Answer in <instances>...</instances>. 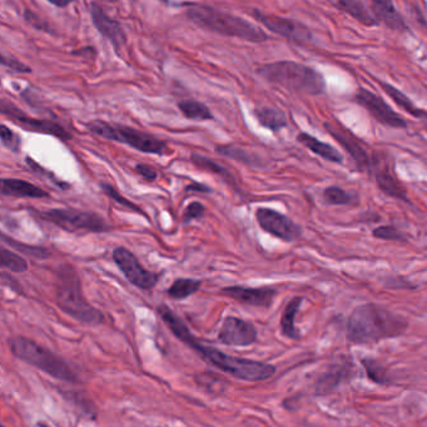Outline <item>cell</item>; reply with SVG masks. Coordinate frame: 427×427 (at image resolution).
<instances>
[{
    "mask_svg": "<svg viewBox=\"0 0 427 427\" xmlns=\"http://www.w3.org/2000/svg\"><path fill=\"white\" fill-rule=\"evenodd\" d=\"M157 311L160 319L167 325L168 329L173 332V335L178 340L184 342L187 346L194 350L198 355L203 357L205 361L209 362L211 365L220 368L223 373L232 375L236 379L245 381H265L272 377L276 373L274 365L227 355L214 348L202 345L189 331L183 320L175 315L167 305L162 304L158 306Z\"/></svg>",
    "mask_w": 427,
    "mask_h": 427,
    "instance_id": "6da1fadb",
    "label": "cell"
},
{
    "mask_svg": "<svg viewBox=\"0 0 427 427\" xmlns=\"http://www.w3.org/2000/svg\"><path fill=\"white\" fill-rule=\"evenodd\" d=\"M408 324L402 316L377 304H363L351 312L348 320V340L357 345L401 336Z\"/></svg>",
    "mask_w": 427,
    "mask_h": 427,
    "instance_id": "7a4b0ae2",
    "label": "cell"
},
{
    "mask_svg": "<svg viewBox=\"0 0 427 427\" xmlns=\"http://www.w3.org/2000/svg\"><path fill=\"white\" fill-rule=\"evenodd\" d=\"M187 17L197 27L223 37L238 38L251 43H262L268 39L267 34L254 23L216 8L208 6L189 8Z\"/></svg>",
    "mask_w": 427,
    "mask_h": 427,
    "instance_id": "3957f363",
    "label": "cell"
},
{
    "mask_svg": "<svg viewBox=\"0 0 427 427\" xmlns=\"http://www.w3.org/2000/svg\"><path fill=\"white\" fill-rule=\"evenodd\" d=\"M55 299L60 310L77 321L97 326L104 321L102 311L95 309L84 297L79 276L74 268L61 265L57 271Z\"/></svg>",
    "mask_w": 427,
    "mask_h": 427,
    "instance_id": "277c9868",
    "label": "cell"
},
{
    "mask_svg": "<svg viewBox=\"0 0 427 427\" xmlns=\"http://www.w3.org/2000/svg\"><path fill=\"white\" fill-rule=\"evenodd\" d=\"M263 79L282 86L290 92L305 95H320L325 90V80L320 72L296 61H276L257 68Z\"/></svg>",
    "mask_w": 427,
    "mask_h": 427,
    "instance_id": "5b68a950",
    "label": "cell"
},
{
    "mask_svg": "<svg viewBox=\"0 0 427 427\" xmlns=\"http://www.w3.org/2000/svg\"><path fill=\"white\" fill-rule=\"evenodd\" d=\"M9 348L15 357L27 362L40 371L50 375L54 379L78 384V376L60 357L48 348L38 345L24 336H15L9 340Z\"/></svg>",
    "mask_w": 427,
    "mask_h": 427,
    "instance_id": "8992f818",
    "label": "cell"
},
{
    "mask_svg": "<svg viewBox=\"0 0 427 427\" xmlns=\"http://www.w3.org/2000/svg\"><path fill=\"white\" fill-rule=\"evenodd\" d=\"M87 128L89 132H93L100 138L129 145L138 152L163 155L167 149V145L163 140L155 138L152 134L140 132L126 125L112 124L103 120H93L88 123Z\"/></svg>",
    "mask_w": 427,
    "mask_h": 427,
    "instance_id": "52a82bcc",
    "label": "cell"
},
{
    "mask_svg": "<svg viewBox=\"0 0 427 427\" xmlns=\"http://www.w3.org/2000/svg\"><path fill=\"white\" fill-rule=\"evenodd\" d=\"M40 217L67 232H106L111 226L95 212L75 209H52L40 212Z\"/></svg>",
    "mask_w": 427,
    "mask_h": 427,
    "instance_id": "ba28073f",
    "label": "cell"
},
{
    "mask_svg": "<svg viewBox=\"0 0 427 427\" xmlns=\"http://www.w3.org/2000/svg\"><path fill=\"white\" fill-rule=\"evenodd\" d=\"M113 260L128 281L140 289L152 290L160 280L158 274L144 269L133 252L126 248H115Z\"/></svg>",
    "mask_w": 427,
    "mask_h": 427,
    "instance_id": "9c48e42d",
    "label": "cell"
},
{
    "mask_svg": "<svg viewBox=\"0 0 427 427\" xmlns=\"http://www.w3.org/2000/svg\"><path fill=\"white\" fill-rule=\"evenodd\" d=\"M256 219L262 230L278 237L286 243H294L302 235L298 224L292 219L269 208H258L256 210Z\"/></svg>",
    "mask_w": 427,
    "mask_h": 427,
    "instance_id": "30bf717a",
    "label": "cell"
},
{
    "mask_svg": "<svg viewBox=\"0 0 427 427\" xmlns=\"http://www.w3.org/2000/svg\"><path fill=\"white\" fill-rule=\"evenodd\" d=\"M1 112L10 119H13L17 124L30 132H41L47 135H53L63 141L72 139V135L67 132L61 125L49 119H35L28 117L26 112L19 110L13 103L3 100L1 101Z\"/></svg>",
    "mask_w": 427,
    "mask_h": 427,
    "instance_id": "8fae6325",
    "label": "cell"
},
{
    "mask_svg": "<svg viewBox=\"0 0 427 427\" xmlns=\"http://www.w3.org/2000/svg\"><path fill=\"white\" fill-rule=\"evenodd\" d=\"M354 100L360 104L362 108H365L371 117L377 120L380 124L385 126H390L394 129H406L408 121L400 117L397 112H395L388 103L376 95L374 92L360 89L354 95Z\"/></svg>",
    "mask_w": 427,
    "mask_h": 427,
    "instance_id": "7c38bea8",
    "label": "cell"
},
{
    "mask_svg": "<svg viewBox=\"0 0 427 427\" xmlns=\"http://www.w3.org/2000/svg\"><path fill=\"white\" fill-rule=\"evenodd\" d=\"M370 172L374 174L377 186L385 195L395 197L401 201H408V191L395 175L388 157L374 152V157L371 159Z\"/></svg>",
    "mask_w": 427,
    "mask_h": 427,
    "instance_id": "4fadbf2b",
    "label": "cell"
},
{
    "mask_svg": "<svg viewBox=\"0 0 427 427\" xmlns=\"http://www.w3.org/2000/svg\"><path fill=\"white\" fill-rule=\"evenodd\" d=\"M257 329L252 322L228 316L222 324L218 339L228 346H249L257 341Z\"/></svg>",
    "mask_w": 427,
    "mask_h": 427,
    "instance_id": "5bb4252c",
    "label": "cell"
},
{
    "mask_svg": "<svg viewBox=\"0 0 427 427\" xmlns=\"http://www.w3.org/2000/svg\"><path fill=\"white\" fill-rule=\"evenodd\" d=\"M254 18L260 21V24H263L265 27L269 29L271 32L278 34L283 38H287L294 41H306L311 38V34L305 27L300 26L298 23H294L292 20L285 19L277 15H271V14H265L254 9Z\"/></svg>",
    "mask_w": 427,
    "mask_h": 427,
    "instance_id": "9a60e30c",
    "label": "cell"
},
{
    "mask_svg": "<svg viewBox=\"0 0 427 427\" xmlns=\"http://www.w3.org/2000/svg\"><path fill=\"white\" fill-rule=\"evenodd\" d=\"M223 295L229 296L236 301L256 306L269 308L277 296V290L272 288H247V286H228L222 289Z\"/></svg>",
    "mask_w": 427,
    "mask_h": 427,
    "instance_id": "2e32d148",
    "label": "cell"
},
{
    "mask_svg": "<svg viewBox=\"0 0 427 427\" xmlns=\"http://www.w3.org/2000/svg\"><path fill=\"white\" fill-rule=\"evenodd\" d=\"M91 17L95 29L98 33L112 43L115 49H120L127 41V35L117 20L112 19L104 13L100 6L97 3L91 4Z\"/></svg>",
    "mask_w": 427,
    "mask_h": 427,
    "instance_id": "e0dca14e",
    "label": "cell"
},
{
    "mask_svg": "<svg viewBox=\"0 0 427 427\" xmlns=\"http://www.w3.org/2000/svg\"><path fill=\"white\" fill-rule=\"evenodd\" d=\"M325 128H326L328 132H331V135H332L334 139H337V140L340 141L341 145L348 150L350 157L354 159V163H357L361 170L370 171V168H371V159L372 158L368 157L366 150H365L350 134L341 132L339 129H332L330 125H325Z\"/></svg>",
    "mask_w": 427,
    "mask_h": 427,
    "instance_id": "ac0fdd59",
    "label": "cell"
},
{
    "mask_svg": "<svg viewBox=\"0 0 427 427\" xmlns=\"http://www.w3.org/2000/svg\"><path fill=\"white\" fill-rule=\"evenodd\" d=\"M0 190L3 197H33V199L49 197L47 191L21 179H1Z\"/></svg>",
    "mask_w": 427,
    "mask_h": 427,
    "instance_id": "d6986e66",
    "label": "cell"
},
{
    "mask_svg": "<svg viewBox=\"0 0 427 427\" xmlns=\"http://www.w3.org/2000/svg\"><path fill=\"white\" fill-rule=\"evenodd\" d=\"M297 140L303 146H306L308 150H311L314 154L319 155L320 158L328 160L330 163H334V164H342L343 163V157L336 148H334L332 145L328 144V143L321 141L320 139L314 138L308 132H300L298 137H297Z\"/></svg>",
    "mask_w": 427,
    "mask_h": 427,
    "instance_id": "ffe728a7",
    "label": "cell"
},
{
    "mask_svg": "<svg viewBox=\"0 0 427 427\" xmlns=\"http://www.w3.org/2000/svg\"><path fill=\"white\" fill-rule=\"evenodd\" d=\"M372 9L377 20L392 30H404L406 28L392 0H372Z\"/></svg>",
    "mask_w": 427,
    "mask_h": 427,
    "instance_id": "44dd1931",
    "label": "cell"
},
{
    "mask_svg": "<svg viewBox=\"0 0 427 427\" xmlns=\"http://www.w3.org/2000/svg\"><path fill=\"white\" fill-rule=\"evenodd\" d=\"M331 7L337 8L365 26H374L376 20L368 13L366 7L359 0H321Z\"/></svg>",
    "mask_w": 427,
    "mask_h": 427,
    "instance_id": "7402d4cb",
    "label": "cell"
},
{
    "mask_svg": "<svg viewBox=\"0 0 427 427\" xmlns=\"http://www.w3.org/2000/svg\"><path fill=\"white\" fill-rule=\"evenodd\" d=\"M254 117L258 120L263 128L269 129L274 132H280L287 126V118L285 112L276 108H258L254 110Z\"/></svg>",
    "mask_w": 427,
    "mask_h": 427,
    "instance_id": "603a6c76",
    "label": "cell"
},
{
    "mask_svg": "<svg viewBox=\"0 0 427 427\" xmlns=\"http://www.w3.org/2000/svg\"><path fill=\"white\" fill-rule=\"evenodd\" d=\"M303 301L302 297H294L290 303L287 304L286 309L282 314V319H281V329L283 335L287 336L288 339H292V340H298L300 339V332L294 325V319L297 316V312L301 308V304Z\"/></svg>",
    "mask_w": 427,
    "mask_h": 427,
    "instance_id": "cb8c5ba5",
    "label": "cell"
},
{
    "mask_svg": "<svg viewBox=\"0 0 427 427\" xmlns=\"http://www.w3.org/2000/svg\"><path fill=\"white\" fill-rule=\"evenodd\" d=\"M381 88L383 89V92H386L390 98L394 100L397 106H400L401 109H404L405 112H408L410 115H412L415 118L426 120L427 112H424L422 109L415 106L414 103L404 92H400L399 89H396L395 86L388 84V83H381Z\"/></svg>",
    "mask_w": 427,
    "mask_h": 427,
    "instance_id": "d4e9b609",
    "label": "cell"
},
{
    "mask_svg": "<svg viewBox=\"0 0 427 427\" xmlns=\"http://www.w3.org/2000/svg\"><path fill=\"white\" fill-rule=\"evenodd\" d=\"M322 199L328 205H357L360 203V197L356 191H348L339 186H328L322 192Z\"/></svg>",
    "mask_w": 427,
    "mask_h": 427,
    "instance_id": "484cf974",
    "label": "cell"
},
{
    "mask_svg": "<svg viewBox=\"0 0 427 427\" xmlns=\"http://www.w3.org/2000/svg\"><path fill=\"white\" fill-rule=\"evenodd\" d=\"M178 109L189 120L205 121V120L213 119V114L208 109V106L193 99L180 100L178 103Z\"/></svg>",
    "mask_w": 427,
    "mask_h": 427,
    "instance_id": "4316f807",
    "label": "cell"
},
{
    "mask_svg": "<svg viewBox=\"0 0 427 427\" xmlns=\"http://www.w3.org/2000/svg\"><path fill=\"white\" fill-rule=\"evenodd\" d=\"M345 374H346V366L336 365L328 373H325L322 376H320V379L317 380V384H316L317 394L325 395L331 393L332 390L340 385V382L345 377Z\"/></svg>",
    "mask_w": 427,
    "mask_h": 427,
    "instance_id": "83f0119b",
    "label": "cell"
},
{
    "mask_svg": "<svg viewBox=\"0 0 427 427\" xmlns=\"http://www.w3.org/2000/svg\"><path fill=\"white\" fill-rule=\"evenodd\" d=\"M200 286L202 283L200 280L182 277L172 284V286L168 289V295L174 300H183L196 294L200 289Z\"/></svg>",
    "mask_w": 427,
    "mask_h": 427,
    "instance_id": "f1b7e54d",
    "label": "cell"
},
{
    "mask_svg": "<svg viewBox=\"0 0 427 427\" xmlns=\"http://www.w3.org/2000/svg\"><path fill=\"white\" fill-rule=\"evenodd\" d=\"M191 160L197 168H200L202 170L209 171V172H213L216 175H218L220 178L223 179L225 181H227L229 184H234V179L232 177V174L223 168L222 165L217 164L216 161H213L212 159L207 158V157H203L200 154H193L191 157Z\"/></svg>",
    "mask_w": 427,
    "mask_h": 427,
    "instance_id": "f546056e",
    "label": "cell"
},
{
    "mask_svg": "<svg viewBox=\"0 0 427 427\" xmlns=\"http://www.w3.org/2000/svg\"><path fill=\"white\" fill-rule=\"evenodd\" d=\"M0 265L1 268L10 270L12 272H17V274L26 272L29 268L24 257H20L10 250L6 249L4 246L0 250Z\"/></svg>",
    "mask_w": 427,
    "mask_h": 427,
    "instance_id": "4dcf8cb0",
    "label": "cell"
},
{
    "mask_svg": "<svg viewBox=\"0 0 427 427\" xmlns=\"http://www.w3.org/2000/svg\"><path fill=\"white\" fill-rule=\"evenodd\" d=\"M1 239H3V241H7L12 248L18 250L21 254L28 255V257H35V259H40V260L49 257V252H48L47 250L39 248V246H29V245H26V244L18 243V241H15L13 239L8 237L6 234L1 235Z\"/></svg>",
    "mask_w": 427,
    "mask_h": 427,
    "instance_id": "1f68e13d",
    "label": "cell"
},
{
    "mask_svg": "<svg viewBox=\"0 0 427 427\" xmlns=\"http://www.w3.org/2000/svg\"><path fill=\"white\" fill-rule=\"evenodd\" d=\"M216 152H220V155H223V157H227V158L234 159V160L242 161V163H246L248 165H252L254 163L251 154H248L243 149H240V146H236L234 144L218 145L216 148Z\"/></svg>",
    "mask_w": 427,
    "mask_h": 427,
    "instance_id": "d6a6232c",
    "label": "cell"
},
{
    "mask_svg": "<svg viewBox=\"0 0 427 427\" xmlns=\"http://www.w3.org/2000/svg\"><path fill=\"white\" fill-rule=\"evenodd\" d=\"M372 235L376 239L386 240V241H401V243L406 241V235L402 231L399 230L397 228L392 226V225L376 228L372 231Z\"/></svg>",
    "mask_w": 427,
    "mask_h": 427,
    "instance_id": "836d02e7",
    "label": "cell"
},
{
    "mask_svg": "<svg viewBox=\"0 0 427 427\" xmlns=\"http://www.w3.org/2000/svg\"><path fill=\"white\" fill-rule=\"evenodd\" d=\"M0 140H1V144L4 148H7L14 152H19L20 137L17 132L10 130L6 124L0 126Z\"/></svg>",
    "mask_w": 427,
    "mask_h": 427,
    "instance_id": "e575fe53",
    "label": "cell"
},
{
    "mask_svg": "<svg viewBox=\"0 0 427 427\" xmlns=\"http://www.w3.org/2000/svg\"><path fill=\"white\" fill-rule=\"evenodd\" d=\"M102 189H103V191L107 194L108 197H111V199L114 200V201H117L118 204L122 205V206H124V208H127L129 210L135 211V212H138L140 215H144V217H146L144 211L142 210L140 208H138V206L134 204V203H132V201L127 200L126 197H122L120 192L115 190L112 185L102 184Z\"/></svg>",
    "mask_w": 427,
    "mask_h": 427,
    "instance_id": "d590c367",
    "label": "cell"
},
{
    "mask_svg": "<svg viewBox=\"0 0 427 427\" xmlns=\"http://www.w3.org/2000/svg\"><path fill=\"white\" fill-rule=\"evenodd\" d=\"M362 365L366 368L368 377L372 381L377 382V384H385V382L388 381V376H386L385 368L380 366L377 362L374 361V360H370V359H363L362 360Z\"/></svg>",
    "mask_w": 427,
    "mask_h": 427,
    "instance_id": "8d00e7d4",
    "label": "cell"
},
{
    "mask_svg": "<svg viewBox=\"0 0 427 427\" xmlns=\"http://www.w3.org/2000/svg\"><path fill=\"white\" fill-rule=\"evenodd\" d=\"M205 211H206V208L203 206V204L194 201L192 204L188 205L187 209H186L183 217H182V221H183V224H189L196 219L203 217Z\"/></svg>",
    "mask_w": 427,
    "mask_h": 427,
    "instance_id": "74e56055",
    "label": "cell"
},
{
    "mask_svg": "<svg viewBox=\"0 0 427 427\" xmlns=\"http://www.w3.org/2000/svg\"><path fill=\"white\" fill-rule=\"evenodd\" d=\"M1 66H7L10 70H13L15 72H21V74H26V72H32V69L29 66L23 64L19 60L15 59L13 57H7V55H1Z\"/></svg>",
    "mask_w": 427,
    "mask_h": 427,
    "instance_id": "f35d334b",
    "label": "cell"
},
{
    "mask_svg": "<svg viewBox=\"0 0 427 427\" xmlns=\"http://www.w3.org/2000/svg\"><path fill=\"white\" fill-rule=\"evenodd\" d=\"M24 18H26L28 23H29L32 27L35 28V29L43 30V32H47V33H52V29H49V26H48L47 23H46V21H41L39 17H37V15L32 13V12L27 10V12L24 13Z\"/></svg>",
    "mask_w": 427,
    "mask_h": 427,
    "instance_id": "ab89813d",
    "label": "cell"
},
{
    "mask_svg": "<svg viewBox=\"0 0 427 427\" xmlns=\"http://www.w3.org/2000/svg\"><path fill=\"white\" fill-rule=\"evenodd\" d=\"M0 276H1V284H3L4 286H8L12 291H15L17 294H21V292H23V288L20 286L19 281H18L15 277L9 275L6 271H1Z\"/></svg>",
    "mask_w": 427,
    "mask_h": 427,
    "instance_id": "60d3db41",
    "label": "cell"
},
{
    "mask_svg": "<svg viewBox=\"0 0 427 427\" xmlns=\"http://www.w3.org/2000/svg\"><path fill=\"white\" fill-rule=\"evenodd\" d=\"M135 170L138 171L140 177L144 179V180H147V181H154V180H157V178H158L157 171L154 170L153 168L148 166V165L138 164L135 166Z\"/></svg>",
    "mask_w": 427,
    "mask_h": 427,
    "instance_id": "b9f144b4",
    "label": "cell"
},
{
    "mask_svg": "<svg viewBox=\"0 0 427 427\" xmlns=\"http://www.w3.org/2000/svg\"><path fill=\"white\" fill-rule=\"evenodd\" d=\"M186 191H198V192H211L212 189L208 188L207 185L200 184V183H194V184L188 185L186 188Z\"/></svg>",
    "mask_w": 427,
    "mask_h": 427,
    "instance_id": "7bdbcfd3",
    "label": "cell"
},
{
    "mask_svg": "<svg viewBox=\"0 0 427 427\" xmlns=\"http://www.w3.org/2000/svg\"><path fill=\"white\" fill-rule=\"evenodd\" d=\"M48 3H50L52 6L57 8H66L70 6L75 0H47Z\"/></svg>",
    "mask_w": 427,
    "mask_h": 427,
    "instance_id": "ee69618b",
    "label": "cell"
},
{
    "mask_svg": "<svg viewBox=\"0 0 427 427\" xmlns=\"http://www.w3.org/2000/svg\"><path fill=\"white\" fill-rule=\"evenodd\" d=\"M37 427H50V426H48L47 424H44V422H38V424H37Z\"/></svg>",
    "mask_w": 427,
    "mask_h": 427,
    "instance_id": "f6af8a7d",
    "label": "cell"
},
{
    "mask_svg": "<svg viewBox=\"0 0 427 427\" xmlns=\"http://www.w3.org/2000/svg\"><path fill=\"white\" fill-rule=\"evenodd\" d=\"M106 1H117V0H106Z\"/></svg>",
    "mask_w": 427,
    "mask_h": 427,
    "instance_id": "bcb514c9",
    "label": "cell"
},
{
    "mask_svg": "<svg viewBox=\"0 0 427 427\" xmlns=\"http://www.w3.org/2000/svg\"><path fill=\"white\" fill-rule=\"evenodd\" d=\"M1 427H7L6 425H1Z\"/></svg>",
    "mask_w": 427,
    "mask_h": 427,
    "instance_id": "7dc6e473",
    "label": "cell"
}]
</instances>
